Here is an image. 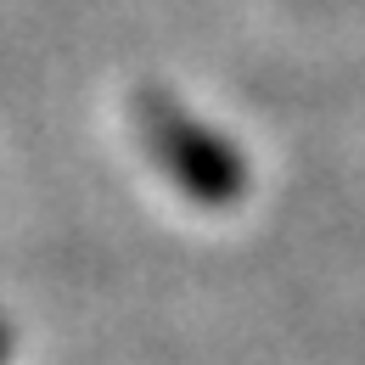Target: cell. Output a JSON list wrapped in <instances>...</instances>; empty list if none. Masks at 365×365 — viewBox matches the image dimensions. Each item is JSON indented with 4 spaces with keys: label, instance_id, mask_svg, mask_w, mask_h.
Instances as JSON below:
<instances>
[{
    "label": "cell",
    "instance_id": "1",
    "mask_svg": "<svg viewBox=\"0 0 365 365\" xmlns=\"http://www.w3.org/2000/svg\"><path fill=\"white\" fill-rule=\"evenodd\" d=\"M152 146L163 158V169L180 180V191L202 197V202H230L242 191V163L236 152H225L208 130H197L191 118L169 113V107H152Z\"/></svg>",
    "mask_w": 365,
    "mask_h": 365
}]
</instances>
